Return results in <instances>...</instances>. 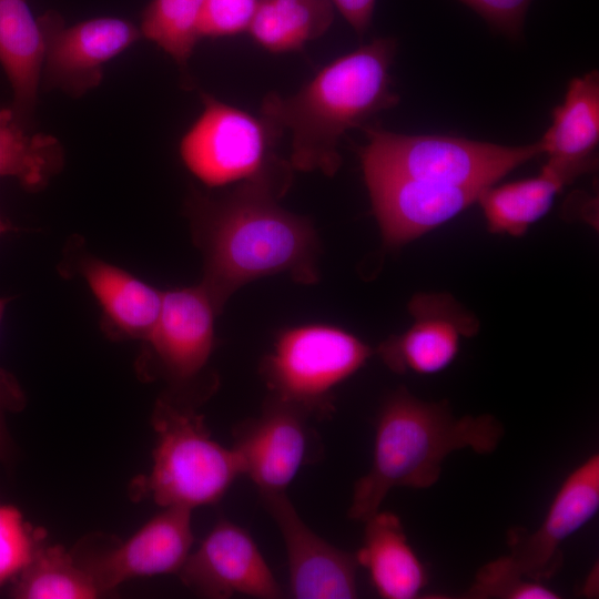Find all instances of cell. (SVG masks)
<instances>
[{
    "mask_svg": "<svg viewBox=\"0 0 599 599\" xmlns=\"http://www.w3.org/2000/svg\"><path fill=\"white\" fill-rule=\"evenodd\" d=\"M292 166L277 160L221 196L195 193L187 203L193 236L203 254L201 285L216 313L242 285L267 275L317 281V238L305 217L277 203Z\"/></svg>",
    "mask_w": 599,
    "mask_h": 599,
    "instance_id": "cell-1",
    "label": "cell"
},
{
    "mask_svg": "<svg viewBox=\"0 0 599 599\" xmlns=\"http://www.w3.org/2000/svg\"><path fill=\"white\" fill-rule=\"evenodd\" d=\"M396 40L378 38L321 69L298 92L264 97L260 113L292 135V169L334 175L342 136L374 114L395 106L389 70Z\"/></svg>",
    "mask_w": 599,
    "mask_h": 599,
    "instance_id": "cell-2",
    "label": "cell"
},
{
    "mask_svg": "<svg viewBox=\"0 0 599 599\" xmlns=\"http://www.w3.org/2000/svg\"><path fill=\"white\" fill-rule=\"evenodd\" d=\"M502 436L491 415L455 417L446 402H424L398 388L379 409L372 464L354 485L348 517L365 521L394 488L433 486L449 454L464 448L489 454Z\"/></svg>",
    "mask_w": 599,
    "mask_h": 599,
    "instance_id": "cell-3",
    "label": "cell"
},
{
    "mask_svg": "<svg viewBox=\"0 0 599 599\" xmlns=\"http://www.w3.org/2000/svg\"><path fill=\"white\" fill-rule=\"evenodd\" d=\"M156 435L149 475L135 480L138 497H151L161 507H196L217 502L243 475L240 456L209 433L203 416L165 396L153 408Z\"/></svg>",
    "mask_w": 599,
    "mask_h": 599,
    "instance_id": "cell-4",
    "label": "cell"
},
{
    "mask_svg": "<svg viewBox=\"0 0 599 599\" xmlns=\"http://www.w3.org/2000/svg\"><path fill=\"white\" fill-rule=\"evenodd\" d=\"M362 167L384 170L437 184L483 191L542 154L539 141L506 146L445 135H406L365 126Z\"/></svg>",
    "mask_w": 599,
    "mask_h": 599,
    "instance_id": "cell-5",
    "label": "cell"
},
{
    "mask_svg": "<svg viewBox=\"0 0 599 599\" xmlns=\"http://www.w3.org/2000/svg\"><path fill=\"white\" fill-rule=\"evenodd\" d=\"M372 348L355 335L331 325L284 331L262 363L272 396L293 404L309 417L333 409L332 390L356 373Z\"/></svg>",
    "mask_w": 599,
    "mask_h": 599,
    "instance_id": "cell-6",
    "label": "cell"
},
{
    "mask_svg": "<svg viewBox=\"0 0 599 599\" xmlns=\"http://www.w3.org/2000/svg\"><path fill=\"white\" fill-rule=\"evenodd\" d=\"M203 111L183 135L180 155L207 186L250 180L278 159L272 152L280 131L263 116L202 93Z\"/></svg>",
    "mask_w": 599,
    "mask_h": 599,
    "instance_id": "cell-7",
    "label": "cell"
},
{
    "mask_svg": "<svg viewBox=\"0 0 599 599\" xmlns=\"http://www.w3.org/2000/svg\"><path fill=\"white\" fill-rule=\"evenodd\" d=\"M599 509V455L592 454L565 478L541 524L534 531L512 527L506 534L505 560L521 576L544 581L562 564V544Z\"/></svg>",
    "mask_w": 599,
    "mask_h": 599,
    "instance_id": "cell-8",
    "label": "cell"
},
{
    "mask_svg": "<svg viewBox=\"0 0 599 599\" xmlns=\"http://www.w3.org/2000/svg\"><path fill=\"white\" fill-rule=\"evenodd\" d=\"M40 20L45 38L44 84L74 98L98 87L105 63L141 35L131 21L116 17L93 18L70 27L55 14Z\"/></svg>",
    "mask_w": 599,
    "mask_h": 599,
    "instance_id": "cell-9",
    "label": "cell"
},
{
    "mask_svg": "<svg viewBox=\"0 0 599 599\" xmlns=\"http://www.w3.org/2000/svg\"><path fill=\"white\" fill-rule=\"evenodd\" d=\"M177 575L184 586L205 598L276 599L284 595L248 531L226 519L213 526Z\"/></svg>",
    "mask_w": 599,
    "mask_h": 599,
    "instance_id": "cell-10",
    "label": "cell"
},
{
    "mask_svg": "<svg viewBox=\"0 0 599 599\" xmlns=\"http://www.w3.org/2000/svg\"><path fill=\"white\" fill-rule=\"evenodd\" d=\"M373 212L388 246H402L451 220L481 191L363 167Z\"/></svg>",
    "mask_w": 599,
    "mask_h": 599,
    "instance_id": "cell-11",
    "label": "cell"
},
{
    "mask_svg": "<svg viewBox=\"0 0 599 599\" xmlns=\"http://www.w3.org/2000/svg\"><path fill=\"white\" fill-rule=\"evenodd\" d=\"M308 418L293 404L271 396L257 417L236 427L232 447L260 493L285 491L308 461Z\"/></svg>",
    "mask_w": 599,
    "mask_h": 599,
    "instance_id": "cell-12",
    "label": "cell"
},
{
    "mask_svg": "<svg viewBox=\"0 0 599 599\" xmlns=\"http://www.w3.org/2000/svg\"><path fill=\"white\" fill-rule=\"evenodd\" d=\"M262 504L283 537L290 593L296 599H351L358 595L355 555L314 532L282 493H260Z\"/></svg>",
    "mask_w": 599,
    "mask_h": 599,
    "instance_id": "cell-13",
    "label": "cell"
},
{
    "mask_svg": "<svg viewBox=\"0 0 599 599\" xmlns=\"http://www.w3.org/2000/svg\"><path fill=\"white\" fill-rule=\"evenodd\" d=\"M216 314L201 284L163 292L158 321L143 342L149 359L173 385H186L204 370L214 346Z\"/></svg>",
    "mask_w": 599,
    "mask_h": 599,
    "instance_id": "cell-14",
    "label": "cell"
},
{
    "mask_svg": "<svg viewBox=\"0 0 599 599\" xmlns=\"http://www.w3.org/2000/svg\"><path fill=\"white\" fill-rule=\"evenodd\" d=\"M191 514L187 508L164 507L116 547L75 558L104 595L134 578L177 573L194 541Z\"/></svg>",
    "mask_w": 599,
    "mask_h": 599,
    "instance_id": "cell-15",
    "label": "cell"
},
{
    "mask_svg": "<svg viewBox=\"0 0 599 599\" xmlns=\"http://www.w3.org/2000/svg\"><path fill=\"white\" fill-rule=\"evenodd\" d=\"M409 312L413 325L377 349L383 362L399 374L444 370L457 356L460 339L478 328L475 317L447 294H418L410 301Z\"/></svg>",
    "mask_w": 599,
    "mask_h": 599,
    "instance_id": "cell-16",
    "label": "cell"
},
{
    "mask_svg": "<svg viewBox=\"0 0 599 599\" xmlns=\"http://www.w3.org/2000/svg\"><path fill=\"white\" fill-rule=\"evenodd\" d=\"M545 165L568 183L597 165L599 142V75L592 70L573 78L564 102L552 112V123L539 140Z\"/></svg>",
    "mask_w": 599,
    "mask_h": 599,
    "instance_id": "cell-17",
    "label": "cell"
},
{
    "mask_svg": "<svg viewBox=\"0 0 599 599\" xmlns=\"http://www.w3.org/2000/svg\"><path fill=\"white\" fill-rule=\"evenodd\" d=\"M77 266L101 308L104 333L118 341H144L158 321L163 292L91 255L81 256Z\"/></svg>",
    "mask_w": 599,
    "mask_h": 599,
    "instance_id": "cell-18",
    "label": "cell"
},
{
    "mask_svg": "<svg viewBox=\"0 0 599 599\" xmlns=\"http://www.w3.org/2000/svg\"><path fill=\"white\" fill-rule=\"evenodd\" d=\"M363 545L355 555L379 597L418 598L428 583V575L404 531L399 517L378 510L364 521Z\"/></svg>",
    "mask_w": 599,
    "mask_h": 599,
    "instance_id": "cell-19",
    "label": "cell"
},
{
    "mask_svg": "<svg viewBox=\"0 0 599 599\" xmlns=\"http://www.w3.org/2000/svg\"><path fill=\"white\" fill-rule=\"evenodd\" d=\"M45 38L27 0H0V64L12 89L10 109L27 129L37 104Z\"/></svg>",
    "mask_w": 599,
    "mask_h": 599,
    "instance_id": "cell-20",
    "label": "cell"
},
{
    "mask_svg": "<svg viewBox=\"0 0 599 599\" xmlns=\"http://www.w3.org/2000/svg\"><path fill=\"white\" fill-rule=\"evenodd\" d=\"M567 184L544 165L537 176L484 189L477 202L490 232L517 236L550 210L555 196Z\"/></svg>",
    "mask_w": 599,
    "mask_h": 599,
    "instance_id": "cell-21",
    "label": "cell"
},
{
    "mask_svg": "<svg viewBox=\"0 0 599 599\" xmlns=\"http://www.w3.org/2000/svg\"><path fill=\"white\" fill-rule=\"evenodd\" d=\"M333 8L328 0H260L248 32L270 52L296 51L328 30Z\"/></svg>",
    "mask_w": 599,
    "mask_h": 599,
    "instance_id": "cell-22",
    "label": "cell"
},
{
    "mask_svg": "<svg viewBox=\"0 0 599 599\" xmlns=\"http://www.w3.org/2000/svg\"><path fill=\"white\" fill-rule=\"evenodd\" d=\"M64 163L59 140L31 133L10 108H0V176L14 177L29 191H40Z\"/></svg>",
    "mask_w": 599,
    "mask_h": 599,
    "instance_id": "cell-23",
    "label": "cell"
},
{
    "mask_svg": "<svg viewBox=\"0 0 599 599\" xmlns=\"http://www.w3.org/2000/svg\"><path fill=\"white\" fill-rule=\"evenodd\" d=\"M16 599H95L103 597L93 577L61 545L44 542L11 582Z\"/></svg>",
    "mask_w": 599,
    "mask_h": 599,
    "instance_id": "cell-24",
    "label": "cell"
},
{
    "mask_svg": "<svg viewBox=\"0 0 599 599\" xmlns=\"http://www.w3.org/2000/svg\"><path fill=\"white\" fill-rule=\"evenodd\" d=\"M204 4L205 0H152L142 14L141 34L185 69L200 39Z\"/></svg>",
    "mask_w": 599,
    "mask_h": 599,
    "instance_id": "cell-25",
    "label": "cell"
},
{
    "mask_svg": "<svg viewBox=\"0 0 599 599\" xmlns=\"http://www.w3.org/2000/svg\"><path fill=\"white\" fill-rule=\"evenodd\" d=\"M45 537L47 532L27 521L17 507L0 502V588L21 573Z\"/></svg>",
    "mask_w": 599,
    "mask_h": 599,
    "instance_id": "cell-26",
    "label": "cell"
},
{
    "mask_svg": "<svg viewBox=\"0 0 599 599\" xmlns=\"http://www.w3.org/2000/svg\"><path fill=\"white\" fill-rule=\"evenodd\" d=\"M471 599H557L560 596L541 581L528 579L509 567L504 557L483 566L466 591Z\"/></svg>",
    "mask_w": 599,
    "mask_h": 599,
    "instance_id": "cell-27",
    "label": "cell"
},
{
    "mask_svg": "<svg viewBox=\"0 0 599 599\" xmlns=\"http://www.w3.org/2000/svg\"><path fill=\"white\" fill-rule=\"evenodd\" d=\"M258 3L260 0H205L200 38L229 37L248 31Z\"/></svg>",
    "mask_w": 599,
    "mask_h": 599,
    "instance_id": "cell-28",
    "label": "cell"
},
{
    "mask_svg": "<svg viewBox=\"0 0 599 599\" xmlns=\"http://www.w3.org/2000/svg\"><path fill=\"white\" fill-rule=\"evenodd\" d=\"M494 29L505 35L517 39L524 27L525 17L532 0H459Z\"/></svg>",
    "mask_w": 599,
    "mask_h": 599,
    "instance_id": "cell-29",
    "label": "cell"
},
{
    "mask_svg": "<svg viewBox=\"0 0 599 599\" xmlns=\"http://www.w3.org/2000/svg\"><path fill=\"white\" fill-rule=\"evenodd\" d=\"M26 395L8 370L0 368V460H7L12 453V444L6 425V416L23 409Z\"/></svg>",
    "mask_w": 599,
    "mask_h": 599,
    "instance_id": "cell-30",
    "label": "cell"
},
{
    "mask_svg": "<svg viewBox=\"0 0 599 599\" xmlns=\"http://www.w3.org/2000/svg\"><path fill=\"white\" fill-rule=\"evenodd\" d=\"M336 7L355 32L363 35L372 21L376 0H328Z\"/></svg>",
    "mask_w": 599,
    "mask_h": 599,
    "instance_id": "cell-31",
    "label": "cell"
},
{
    "mask_svg": "<svg viewBox=\"0 0 599 599\" xmlns=\"http://www.w3.org/2000/svg\"><path fill=\"white\" fill-rule=\"evenodd\" d=\"M9 298H4V297H1L0 298V324H1V321L3 318V315H4V312L7 309V305L9 303Z\"/></svg>",
    "mask_w": 599,
    "mask_h": 599,
    "instance_id": "cell-32",
    "label": "cell"
},
{
    "mask_svg": "<svg viewBox=\"0 0 599 599\" xmlns=\"http://www.w3.org/2000/svg\"><path fill=\"white\" fill-rule=\"evenodd\" d=\"M9 230V226L2 221V219L0 217V235H2L3 233H6L7 231Z\"/></svg>",
    "mask_w": 599,
    "mask_h": 599,
    "instance_id": "cell-33",
    "label": "cell"
}]
</instances>
